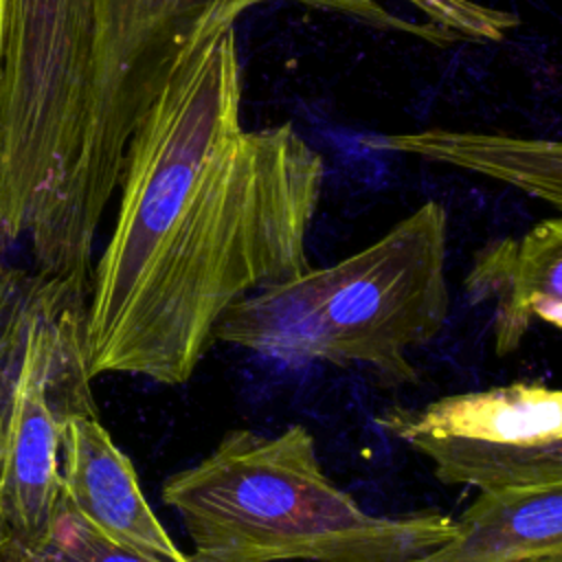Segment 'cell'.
<instances>
[{"mask_svg":"<svg viewBox=\"0 0 562 562\" xmlns=\"http://www.w3.org/2000/svg\"><path fill=\"white\" fill-rule=\"evenodd\" d=\"M323 178L290 123L241 127L235 18L209 22L130 138L86 301L90 378L189 382L237 301L312 268Z\"/></svg>","mask_w":562,"mask_h":562,"instance_id":"obj_1","label":"cell"},{"mask_svg":"<svg viewBox=\"0 0 562 562\" xmlns=\"http://www.w3.org/2000/svg\"><path fill=\"white\" fill-rule=\"evenodd\" d=\"M160 498L200 562H404L457 527L435 509H362L325 474L303 424L274 435L226 430L209 454L165 479Z\"/></svg>","mask_w":562,"mask_h":562,"instance_id":"obj_2","label":"cell"},{"mask_svg":"<svg viewBox=\"0 0 562 562\" xmlns=\"http://www.w3.org/2000/svg\"><path fill=\"white\" fill-rule=\"evenodd\" d=\"M446 255V209L424 202L353 255L237 301L215 342L285 364L362 367L389 386L415 384L411 351L435 340L450 312Z\"/></svg>","mask_w":562,"mask_h":562,"instance_id":"obj_3","label":"cell"},{"mask_svg":"<svg viewBox=\"0 0 562 562\" xmlns=\"http://www.w3.org/2000/svg\"><path fill=\"white\" fill-rule=\"evenodd\" d=\"M92 40L94 0L7 4L0 57V259L26 241L29 270L59 281H70L66 209L86 130Z\"/></svg>","mask_w":562,"mask_h":562,"instance_id":"obj_4","label":"cell"},{"mask_svg":"<svg viewBox=\"0 0 562 562\" xmlns=\"http://www.w3.org/2000/svg\"><path fill=\"white\" fill-rule=\"evenodd\" d=\"M88 290L4 266L0 274V562L35 549L59 512V443L99 415L83 351Z\"/></svg>","mask_w":562,"mask_h":562,"instance_id":"obj_5","label":"cell"},{"mask_svg":"<svg viewBox=\"0 0 562 562\" xmlns=\"http://www.w3.org/2000/svg\"><path fill=\"white\" fill-rule=\"evenodd\" d=\"M272 0H94L92 75L86 130L66 209V274L90 290L92 248L103 213L121 184L125 151L162 90L176 59L217 18H239ZM356 15L435 42L437 31L393 18L375 0H292Z\"/></svg>","mask_w":562,"mask_h":562,"instance_id":"obj_6","label":"cell"},{"mask_svg":"<svg viewBox=\"0 0 562 562\" xmlns=\"http://www.w3.org/2000/svg\"><path fill=\"white\" fill-rule=\"evenodd\" d=\"M375 424L426 457L443 485L476 492L562 485V393L542 380L386 406Z\"/></svg>","mask_w":562,"mask_h":562,"instance_id":"obj_7","label":"cell"},{"mask_svg":"<svg viewBox=\"0 0 562 562\" xmlns=\"http://www.w3.org/2000/svg\"><path fill=\"white\" fill-rule=\"evenodd\" d=\"M59 498L105 538L162 562H193L149 507L132 459L99 415H72L61 428Z\"/></svg>","mask_w":562,"mask_h":562,"instance_id":"obj_8","label":"cell"},{"mask_svg":"<svg viewBox=\"0 0 562 562\" xmlns=\"http://www.w3.org/2000/svg\"><path fill=\"white\" fill-rule=\"evenodd\" d=\"M465 301L492 303L496 356L514 353L533 323L562 327V220L547 217L520 237H498L474 252Z\"/></svg>","mask_w":562,"mask_h":562,"instance_id":"obj_9","label":"cell"},{"mask_svg":"<svg viewBox=\"0 0 562 562\" xmlns=\"http://www.w3.org/2000/svg\"><path fill=\"white\" fill-rule=\"evenodd\" d=\"M452 536L404 562H509L562 553V485L479 492Z\"/></svg>","mask_w":562,"mask_h":562,"instance_id":"obj_10","label":"cell"},{"mask_svg":"<svg viewBox=\"0 0 562 562\" xmlns=\"http://www.w3.org/2000/svg\"><path fill=\"white\" fill-rule=\"evenodd\" d=\"M371 145L461 167L512 184L553 209L562 206V147L558 140L428 127L389 134Z\"/></svg>","mask_w":562,"mask_h":562,"instance_id":"obj_11","label":"cell"},{"mask_svg":"<svg viewBox=\"0 0 562 562\" xmlns=\"http://www.w3.org/2000/svg\"><path fill=\"white\" fill-rule=\"evenodd\" d=\"M2 562H162L143 551L123 547L97 529L64 503L48 536L31 551ZM193 562H200L193 558Z\"/></svg>","mask_w":562,"mask_h":562,"instance_id":"obj_12","label":"cell"},{"mask_svg":"<svg viewBox=\"0 0 562 562\" xmlns=\"http://www.w3.org/2000/svg\"><path fill=\"white\" fill-rule=\"evenodd\" d=\"M422 13H426L439 31L450 40H476L498 42L509 29L518 24V18L505 9L487 7L474 0H406Z\"/></svg>","mask_w":562,"mask_h":562,"instance_id":"obj_13","label":"cell"},{"mask_svg":"<svg viewBox=\"0 0 562 562\" xmlns=\"http://www.w3.org/2000/svg\"><path fill=\"white\" fill-rule=\"evenodd\" d=\"M509 562H562V553H549V555H533V558H518Z\"/></svg>","mask_w":562,"mask_h":562,"instance_id":"obj_14","label":"cell"},{"mask_svg":"<svg viewBox=\"0 0 562 562\" xmlns=\"http://www.w3.org/2000/svg\"><path fill=\"white\" fill-rule=\"evenodd\" d=\"M7 4L9 0H0V57H2V35H4V18H7ZM7 263L0 259V270L4 268Z\"/></svg>","mask_w":562,"mask_h":562,"instance_id":"obj_15","label":"cell"},{"mask_svg":"<svg viewBox=\"0 0 562 562\" xmlns=\"http://www.w3.org/2000/svg\"><path fill=\"white\" fill-rule=\"evenodd\" d=\"M2 270H4V268H2ZM2 270H0V274H2Z\"/></svg>","mask_w":562,"mask_h":562,"instance_id":"obj_16","label":"cell"}]
</instances>
